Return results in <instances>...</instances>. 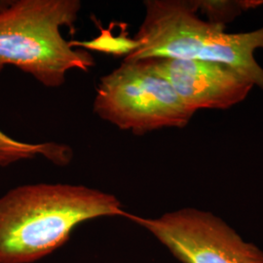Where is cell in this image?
I'll return each mask as SVG.
<instances>
[{
	"label": "cell",
	"mask_w": 263,
	"mask_h": 263,
	"mask_svg": "<svg viewBox=\"0 0 263 263\" xmlns=\"http://www.w3.org/2000/svg\"><path fill=\"white\" fill-rule=\"evenodd\" d=\"M112 194L65 183L25 184L0 197V263H31L53 253L77 226L124 216Z\"/></svg>",
	"instance_id": "obj_1"
},
{
	"label": "cell",
	"mask_w": 263,
	"mask_h": 263,
	"mask_svg": "<svg viewBox=\"0 0 263 263\" xmlns=\"http://www.w3.org/2000/svg\"><path fill=\"white\" fill-rule=\"evenodd\" d=\"M93 109L104 121L138 136L165 128L182 129L196 113L182 103L149 61H123L103 76Z\"/></svg>",
	"instance_id": "obj_4"
},
{
	"label": "cell",
	"mask_w": 263,
	"mask_h": 263,
	"mask_svg": "<svg viewBox=\"0 0 263 263\" xmlns=\"http://www.w3.org/2000/svg\"><path fill=\"white\" fill-rule=\"evenodd\" d=\"M144 18L133 38H123L125 62L156 59L192 60L223 64L248 76L263 90V67L255 51L263 49V27L229 33L224 25L204 21L195 1L146 0Z\"/></svg>",
	"instance_id": "obj_2"
},
{
	"label": "cell",
	"mask_w": 263,
	"mask_h": 263,
	"mask_svg": "<svg viewBox=\"0 0 263 263\" xmlns=\"http://www.w3.org/2000/svg\"><path fill=\"white\" fill-rule=\"evenodd\" d=\"M42 156L58 166H66L73 156L70 146L53 141L30 143L18 141L0 129V167Z\"/></svg>",
	"instance_id": "obj_7"
},
{
	"label": "cell",
	"mask_w": 263,
	"mask_h": 263,
	"mask_svg": "<svg viewBox=\"0 0 263 263\" xmlns=\"http://www.w3.org/2000/svg\"><path fill=\"white\" fill-rule=\"evenodd\" d=\"M81 8L79 0L0 1V72L15 66L40 84L58 88L69 71L92 68L93 55L62 33L73 27Z\"/></svg>",
	"instance_id": "obj_3"
},
{
	"label": "cell",
	"mask_w": 263,
	"mask_h": 263,
	"mask_svg": "<svg viewBox=\"0 0 263 263\" xmlns=\"http://www.w3.org/2000/svg\"><path fill=\"white\" fill-rule=\"evenodd\" d=\"M146 61L195 112L230 108L242 103L254 86L248 76L223 64L173 59Z\"/></svg>",
	"instance_id": "obj_6"
},
{
	"label": "cell",
	"mask_w": 263,
	"mask_h": 263,
	"mask_svg": "<svg viewBox=\"0 0 263 263\" xmlns=\"http://www.w3.org/2000/svg\"><path fill=\"white\" fill-rule=\"evenodd\" d=\"M182 263H263V251L245 241L220 217L183 208L157 218L131 215Z\"/></svg>",
	"instance_id": "obj_5"
}]
</instances>
